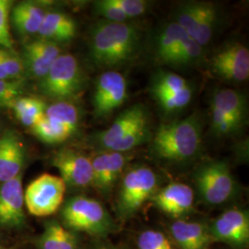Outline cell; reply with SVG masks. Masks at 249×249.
I'll return each mask as SVG.
<instances>
[{"label":"cell","instance_id":"6da1fadb","mask_svg":"<svg viewBox=\"0 0 249 249\" xmlns=\"http://www.w3.org/2000/svg\"><path fill=\"white\" fill-rule=\"evenodd\" d=\"M141 31L130 22L100 20L91 30L89 56L103 69H115L131 61L139 52Z\"/></svg>","mask_w":249,"mask_h":249},{"label":"cell","instance_id":"7a4b0ae2","mask_svg":"<svg viewBox=\"0 0 249 249\" xmlns=\"http://www.w3.org/2000/svg\"><path fill=\"white\" fill-rule=\"evenodd\" d=\"M202 126L196 114L181 120L160 124L151 140V151L160 160L181 163L192 160L199 153Z\"/></svg>","mask_w":249,"mask_h":249},{"label":"cell","instance_id":"3957f363","mask_svg":"<svg viewBox=\"0 0 249 249\" xmlns=\"http://www.w3.org/2000/svg\"><path fill=\"white\" fill-rule=\"evenodd\" d=\"M60 223L75 232H85L94 239H107L116 230L112 215L97 199L86 196L69 198L60 210Z\"/></svg>","mask_w":249,"mask_h":249},{"label":"cell","instance_id":"277c9868","mask_svg":"<svg viewBox=\"0 0 249 249\" xmlns=\"http://www.w3.org/2000/svg\"><path fill=\"white\" fill-rule=\"evenodd\" d=\"M159 189V178L146 165H136L124 171L117 192L116 214L127 221L139 213L143 205L151 199Z\"/></svg>","mask_w":249,"mask_h":249},{"label":"cell","instance_id":"5b68a950","mask_svg":"<svg viewBox=\"0 0 249 249\" xmlns=\"http://www.w3.org/2000/svg\"><path fill=\"white\" fill-rule=\"evenodd\" d=\"M84 86L80 63L71 53H61L39 84L41 92L56 102H71L79 97Z\"/></svg>","mask_w":249,"mask_h":249},{"label":"cell","instance_id":"8992f818","mask_svg":"<svg viewBox=\"0 0 249 249\" xmlns=\"http://www.w3.org/2000/svg\"><path fill=\"white\" fill-rule=\"evenodd\" d=\"M197 192L206 204L219 206L231 200L237 192V183L225 160L201 164L194 174Z\"/></svg>","mask_w":249,"mask_h":249},{"label":"cell","instance_id":"52a82bcc","mask_svg":"<svg viewBox=\"0 0 249 249\" xmlns=\"http://www.w3.org/2000/svg\"><path fill=\"white\" fill-rule=\"evenodd\" d=\"M67 186L60 177L43 174L29 184L24 192V204L28 212L37 217L56 213L64 201Z\"/></svg>","mask_w":249,"mask_h":249},{"label":"cell","instance_id":"ba28073f","mask_svg":"<svg viewBox=\"0 0 249 249\" xmlns=\"http://www.w3.org/2000/svg\"><path fill=\"white\" fill-rule=\"evenodd\" d=\"M209 230L213 242L235 249L246 248L249 243V212L240 208L229 209L209 224Z\"/></svg>","mask_w":249,"mask_h":249},{"label":"cell","instance_id":"9c48e42d","mask_svg":"<svg viewBox=\"0 0 249 249\" xmlns=\"http://www.w3.org/2000/svg\"><path fill=\"white\" fill-rule=\"evenodd\" d=\"M127 98V83L120 72L109 71L99 76L95 83L92 106L99 118L110 116L124 105Z\"/></svg>","mask_w":249,"mask_h":249},{"label":"cell","instance_id":"30bf717a","mask_svg":"<svg viewBox=\"0 0 249 249\" xmlns=\"http://www.w3.org/2000/svg\"><path fill=\"white\" fill-rule=\"evenodd\" d=\"M126 153L101 151L90 158L92 166V185L102 196L109 197L118 179L125 171L129 160Z\"/></svg>","mask_w":249,"mask_h":249},{"label":"cell","instance_id":"8fae6325","mask_svg":"<svg viewBox=\"0 0 249 249\" xmlns=\"http://www.w3.org/2000/svg\"><path fill=\"white\" fill-rule=\"evenodd\" d=\"M52 164L67 187L86 188L92 185L91 160L82 152L71 148L61 149L53 154Z\"/></svg>","mask_w":249,"mask_h":249},{"label":"cell","instance_id":"7c38bea8","mask_svg":"<svg viewBox=\"0 0 249 249\" xmlns=\"http://www.w3.org/2000/svg\"><path fill=\"white\" fill-rule=\"evenodd\" d=\"M214 73L221 79L241 82L249 77V51L238 42L224 45L212 60Z\"/></svg>","mask_w":249,"mask_h":249},{"label":"cell","instance_id":"4fadbf2b","mask_svg":"<svg viewBox=\"0 0 249 249\" xmlns=\"http://www.w3.org/2000/svg\"><path fill=\"white\" fill-rule=\"evenodd\" d=\"M24 206L22 174L0 184V225L10 229L21 227L26 221Z\"/></svg>","mask_w":249,"mask_h":249},{"label":"cell","instance_id":"5bb4252c","mask_svg":"<svg viewBox=\"0 0 249 249\" xmlns=\"http://www.w3.org/2000/svg\"><path fill=\"white\" fill-rule=\"evenodd\" d=\"M194 199L191 187L184 183L173 182L159 188L151 200L161 213L178 220L193 211Z\"/></svg>","mask_w":249,"mask_h":249},{"label":"cell","instance_id":"9a60e30c","mask_svg":"<svg viewBox=\"0 0 249 249\" xmlns=\"http://www.w3.org/2000/svg\"><path fill=\"white\" fill-rule=\"evenodd\" d=\"M146 121H149L148 113L142 105H133L124 109L107 129L97 134L99 147L103 151H113L136 126Z\"/></svg>","mask_w":249,"mask_h":249},{"label":"cell","instance_id":"2e32d148","mask_svg":"<svg viewBox=\"0 0 249 249\" xmlns=\"http://www.w3.org/2000/svg\"><path fill=\"white\" fill-rule=\"evenodd\" d=\"M61 54L59 45L45 39H37L24 46L23 63L26 74L41 80Z\"/></svg>","mask_w":249,"mask_h":249},{"label":"cell","instance_id":"e0dca14e","mask_svg":"<svg viewBox=\"0 0 249 249\" xmlns=\"http://www.w3.org/2000/svg\"><path fill=\"white\" fill-rule=\"evenodd\" d=\"M25 163L24 145L17 134L5 131L0 137V184L22 174Z\"/></svg>","mask_w":249,"mask_h":249},{"label":"cell","instance_id":"ac0fdd59","mask_svg":"<svg viewBox=\"0 0 249 249\" xmlns=\"http://www.w3.org/2000/svg\"><path fill=\"white\" fill-rule=\"evenodd\" d=\"M172 239L179 249H209L213 243L209 224L178 219L169 225Z\"/></svg>","mask_w":249,"mask_h":249},{"label":"cell","instance_id":"d6986e66","mask_svg":"<svg viewBox=\"0 0 249 249\" xmlns=\"http://www.w3.org/2000/svg\"><path fill=\"white\" fill-rule=\"evenodd\" d=\"M37 249H81L78 232L66 228L57 220L47 221L35 240Z\"/></svg>","mask_w":249,"mask_h":249},{"label":"cell","instance_id":"ffe728a7","mask_svg":"<svg viewBox=\"0 0 249 249\" xmlns=\"http://www.w3.org/2000/svg\"><path fill=\"white\" fill-rule=\"evenodd\" d=\"M76 34L77 24L71 16L63 12L48 11L45 14L37 35L41 39L58 45V43L71 41Z\"/></svg>","mask_w":249,"mask_h":249},{"label":"cell","instance_id":"44dd1931","mask_svg":"<svg viewBox=\"0 0 249 249\" xmlns=\"http://www.w3.org/2000/svg\"><path fill=\"white\" fill-rule=\"evenodd\" d=\"M221 110L240 128L248 119L249 106L246 96L237 89H217L212 98V106Z\"/></svg>","mask_w":249,"mask_h":249},{"label":"cell","instance_id":"7402d4cb","mask_svg":"<svg viewBox=\"0 0 249 249\" xmlns=\"http://www.w3.org/2000/svg\"><path fill=\"white\" fill-rule=\"evenodd\" d=\"M187 37V33L177 22L172 21L166 24L160 30L157 37L155 50L157 59L164 65H168L171 57Z\"/></svg>","mask_w":249,"mask_h":249},{"label":"cell","instance_id":"603a6c76","mask_svg":"<svg viewBox=\"0 0 249 249\" xmlns=\"http://www.w3.org/2000/svg\"><path fill=\"white\" fill-rule=\"evenodd\" d=\"M47 11L32 2H21L12 11V21L23 35L38 34Z\"/></svg>","mask_w":249,"mask_h":249},{"label":"cell","instance_id":"cb8c5ba5","mask_svg":"<svg viewBox=\"0 0 249 249\" xmlns=\"http://www.w3.org/2000/svg\"><path fill=\"white\" fill-rule=\"evenodd\" d=\"M219 21V10L211 2L200 1L199 17L193 39L200 46L208 45L215 32Z\"/></svg>","mask_w":249,"mask_h":249},{"label":"cell","instance_id":"d4e9b609","mask_svg":"<svg viewBox=\"0 0 249 249\" xmlns=\"http://www.w3.org/2000/svg\"><path fill=\"white\" fill-rule=\"evenodd\" d=\"M45 116L53 122L60 124L73 135L79 127V110L71 102H55L46 107Z\"/></svg>","mask_w":249,"mask_h":249},{"label":"cell","instance_id":"484cf974","mask_svg":"<svg viewBox=\"0 0 249 249\" xmlns=\"http://www.w3.org/2000/svg\"><path fill=\"white\" fill-rule=\"evenodd\" d=\"M46 105L41 99L21 96L10 106L21 124L32 127L45 116Z\"/></svg>","mask_w":249,"mask_h":249},{"label":"cell","instance_id":"4316f807","mask_svg":"<svg viewBox=\"0 0 249 249\" xmlns=\"http://www.w3.org/2000/svg\"><path fill=\"white\" fill-rule=\"evenodd\" d=\"M188 86V81L173 72H157L151 80V92L154 98L177 92Z\"/></svg>","mask_w":249,"mask_h":249},{"label":"cell","instance_id":"83f0119b","mask_svg":"<svg viewBox=\"0 0 249 249\" xmlns=\"http://www.w3.org/2000/svg\"><path fill=\"white\" fill-rule=\"evenodd\" d=\"M33 133L46 144L64 142L71 137V134L60 124L53 122L44 116L34 126L31 127Z\"/></svg>","mask_w":249,"mask_h":249},{"label":"cell","instance_id":"f1b7e54d","mask_svg":"<svg viewBox=\"0 0 249 249\" xmlns=\"http://www.w3.org/2000/svg\"><path fill=\"white\" fill-rule=\"evenodd\" d=\"M199 7L200 1L187 2L179 6L176 11L174 21L177 22L187 33V36L191 38L194 37L196 32L199 17Z\"/></svg>","mask_w":249,"mask_h":249},{"label":"cell","instance_id":"f546056e","mask_svg":"<svg viewBox=\"0 0 249 249\" xmlns=\"http://www.w3.org/2000/svg\"><path fill=\"white\" fill-rule=\"evenodd\" d=\"M202 49V46L198 45L193 38L188 36L172 56L168 65L178 67L193 64L201 57Z\"/></svg>","mask_w":249,"mask_h":249},{"label":"cell","instance_id":"4dcf8cb0","mask_svg":"<svg viewBox=\"0 0 249 249\" xmlns=\"http://www.w3.org/2000/svg\"><path fill=\"white\" fill-rule=\"evenodd\" d=\"M0 64L9 80H25L27 74L23 60L13 50L0 47Z\"/></svg>","mask_w":249,"mask_h":249},{"label":"cell","instance_id":"1f68e13d","mask_svg":"<svg viewBox=\"0 0 249 249\" xmlns=\"http://www.w3.org/2000/svg\"><path fill=\"white\" fill-rule=\"evenodd\" d=\"M138 249H176L169 237L158 230L142 231L137 239Z\"/></svg>","mask_w":249,"mask_h":249},{"label":"cell","instance_id":"d6a6232c","mask_svg":"<svg viewBox=\"0 0 249 249\" xmlns=\"http://www.w3.org/2000/svg\"><path fill=\"white\" fill-rule=\"evenodd\" d=\"M192 95L193 89L191 86H188L177 92L156 97L155 100L164 111L176 112L187 107L192 99Z\"/></svg>","mask_w":249,"mask_h":249},{"label":"cell","instance_id":"836d02e7","mask_svg":"<svg viewBox=\"0 0 249 249\" xmlns=\"http://www.w3.org/2000/svg\"><path fill=\"white\" fill-rule=\"evenodd\" d=\"M25 80H0V107H8L23 96Z\"/></svg>","mask_w":249,"mask_h":249},{"label":"cell","instance_id":"e575fe53","mask_svg":"<svg viewBox=\"0 0 249 249\" xmlns=\"http://www.w3.org/2000/svg\"><path fill=\"white\" fill-rule=\"evenodd\" d=\"M212 109V127L214 133L218 136H228L236 133L241 128L228 116H225L221 110L216 107H211Z\"/></svg>","mask_w":249,"mask_h":249},{"label":"cell","instance_id":"d590c367","mask_svg":"<svg viewBox=\"0 0 249 249\" xmlns=\"http://www.w3.org/2000/svg\"><path fill=\"white\" fill-rule=\"evenodd\" d=\"M94 11L105 20L113 22H129L124 13L111 0H99L94 3Z\"/></svg>","mask_w":249,"mask_h":249},{"label":"cell","instance_id":"8d00e7d4","mask_svg":"<svg viewBox=\"0 0 249 249\" xmlns=\"http://www.w3.org/2000/svg\"><path fill=\"white\" fill-rule=\"evenodd\" d=\"M128 18H136L147 12L149 2L144 0H111Z\"/></svg>","mask_w":249,"mask_h":249},{"label":"cell","instance_id":"74e56055","mask_svg":"<svg viewBox=\"0 0 249 249\" xmlns=\"http://www.w3.org/2000/svg\"><path fill=\"white\" fill-rule=\"evenodd\" d=\"M9 1L0 0V45L12 50V39L9 26Z\"/></svg>","mask_w":249,"mask_h":249},{"label":"cell","instance_id":"f35d334b","mask_svg":"<svg viewBox=\"0 0 249 249\" xmlns=\"http://www.w3.org/2000/svg\"><path fill=\"white\" fill-rule=\"evenodd\" d=\"M89 249H124L107 239H95Z\"/></svg>","mask_w":249,"mask_h":249},{"label":"cell","instance_id":"ab89813d","mask_svg":"<svg viewBox=\"0 0 249 249\" xmlns=\"http://www.w3.org/2000/svg\"><path fill=\"white\" fill-rule=\"evenodd\" d=\"M0 80H9L7 73L4 71V69L2 68L1 64H0Z\"/></svg>","mask_w":249,"mask_h":249},{"label":"cell","instance_id":"60d3db41","mask_svg":"<svg viewBox=\"0 0 249 249\" xmlns=\"http://www.w3.org/2000/svg\"><path fill=\"white\" fill-rule=\"evenodd\" d=\"M0 249H4V248H2V247H0Z\"/></svg>","mask_w":249,"mask_h":249},{"label":"cell","instance_id":"b9f144b4","mask_svg":"<svg viewBox=\"0 0 249 249\" xmlns=\"http://www.w3.org/2000/svg\"><path fill=\"white\" fill-rule=\"evenodd\" d=\"M0 130H1V124H0ZM0 137H1V135H0Z\"/></svg>","mask_w":249,"mask_h":249}]
</instances>
